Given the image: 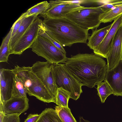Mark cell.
<instances>
[{
    "label": "cell",
    "mask_w": 122,
    "mask_h": 122,
    "mask_svg": "<svg viewBox=\"0 0 122 122\" xmlns=\"http://www.w3.org/2000/svg\"><path fill=\"white\" fill-rule=\"evenodd\" d=\"M64 64L82 86L92 88L105 80L107 64L102 57L94 53L71 55Z\"/></svg>",
    "instance_id": "1"
},
{
    "label": "cell",
    "mask_w": 122,
    "mask_h": 122,
    "mask_svg": "<svg viewBox=\"0 0 122 122\" xmlns=\"http://www.w3.org/2000/svg\"><path fill=\"white\" fill-rule=\"evenodd\" d=\"M43 29L47 34L62 47L77 43H86L89 30L83 29L65 17L51 18L42 16Z\"/></svg>",
    "instance_id": "2"
},
{
    "label": "cell",
    "mask_w": 122,
    "mask_h": 122,
    "mask_svg": "<svg viewBox=\"0 0 122 122\" xmlns=\"http://www.w3.org/2000/svg\"><path fill=\"white\" fill-rule=\"evenodd\" d=\"M11 70L24 83L29 96H34L45 102L56 103V98L34 73L31 67L17 65Z\"/></svg>",
    "instance_id": "3"
},
{
    "label": "cell",
    "mask_w": 122,
    "mask_h": 122,
    "mask_svg": "<svg viewBox=\"0 0 122 122\" xmlns=\"http://www.w3.org/2000/svg\"><path fill=\"white\" fill-rule=\"evenodd\" d=\"M104 12L100 6L84 7L70 12L65 17L83 29L93 30L100 25V16Z\"/></svg>",
    "instance_id": "4"
},
{
    "label": "cell",
    "mask_w": 122,
    "mask_h": 122,
    "mask_svg": "<svg viewBox=\"0 0 122 122\" xmlns=\"http://www.w3.org/2000/svg\"><path fill=\"white\" fill-rule=\"evenodd\" d=\"M29 48L38 56L54 64L65 63L67 58L65 54L46 38L39 35Z\"/></svg>",
    "instance_id": "5"
},
{
    "label": "cell",
    "mask_w": 122,
    "mask_h": 122,
    "mask_svg": "<svg viewBox=\"0 0 122 122\" xmlns=\"http://www.w3.org/2000/svg\"><path fill=\"white\" fill-rule=\"evenodd\" d=\"M54 72L56 86L62 87L71 93V98L76 100L82 92L81 84L67 69L64 63L54 64Z\"/></svg>",
    "instance_id": "6"
},
{
    "label": "cell",
    "mask_w": 122,
    "mask_h": 122,
    "mask_svg": "<svg viewBox=\"0 0 122 122\" xmlns=\"http://www.w3.org/2000/svg\"><path fill=\"white\" fill-rule=\"evenodd\" d=\"M54 64L47 61H38L31 67L34 73L56 99L57 88L54 76Z\"/></svg>",
    "instance_id": "7"
},
{
    "label": "cell",
    "mask_w": 122,
    "mask_h": 122,
    "mask_svg": "<svg viewBox=\"0 0 122 122\" xmlns=\"http://www.w3.org/2000/svg\"><path fill=\"white\" fill-rule=\"evenodd\" d=\"M42 20L37 17L20 38L10 51V54L20 55L29 48L39 35Z\"/></svg>",
    "instance_id": "8"
},
{
    "label": "cell",
    "mask_w": 122,
    "mask_h": 122,
    "mask_svg": "<svg viewBox=\"0 0 122 122\" xmlns=\"http://www.w3.org/2000/svg\"><path fill=\"white\" fill-rule=\"evenodd\" d=\"M122 24L117 30L107 55V70H111L122 59Z\"/></svg>",
    "instance_id": "9"
},
{
    "label": "cell",
    "mask_w": 122,
    "mask_h": 122,
    "mask_svg": "<svg viewBox=\"0 0 122 122\" xmlns=\"http://www.w3.org/2000/svg\"><path fill=\"white\" fill-rule=\"evenodd\" d=\"M122 24V14L114 20L105 37L100 44L93 51L94 54L101 57L106 58L110 48L116 32Z\"/></svg>",
    "instance_id": "10"
},
{
    "label": "cell",
    "mask_w": 122,
    "mask_h": 122,
    "mask_svg": "<svg viewBox=\"0 0 122 122\" xmlns=\"http://www.w3.org/2000/svg\"><path fill=\"white\" fill-rule=\"evenodd\" d=\"M104 81L110 86L114 95L122 97V59L113 68L107 70Z\"/></svg>",
    "instance_id": "11"
},
{
    "label": "cell",
    "mask_w": 122,
    "mask_h": 122,
    "mask_svg": "<svg viewBox=\"0 0 122 122\" xmlns=\"http://www.w3.org/2000/svg\"><path fill=\"white\" fill-rule=\"evenodd\" d=\"M15 74L12 70L4 68L0 70V103L12 97L11 92Z\"/></svg>",
    "instance_id": "12"
},
{
    "label": "cell",
    "mask_w": 122,
    "mask_h": 122,
    "mask_svg": "<svg viewBox=\"0 0 122 122\" xmlns=\"http://www.w3.org/2000/svg\"><path fill=\"white\" fill-rule=\"evenodd\" d=\"M29 102V99L27 97H12L9 99L3 102V111L5 115L20 114L28 109Z\"/></svg>",
    "instance_id": "13"
},
{
    "label": "cell",
    "mask_w": 122,
    "mask_h": 122,
    "mask_svg": "<svg viewBox=\"0 0 122 122\" xmlns=\"http://www.w3.org/2000/svg\"><path fill=\"white\" fill-rule=\"evenodd\" d=\"M49 3L50 8L44 15L41 16L51 18H64L70 12L84 7L79 5L68 3L55 4L50 1Z\"/></svg>",
    "instance_id": "14"
},
{
    "label": "cell",
    "mask_w": 122,
    "mask_h": 122,
    "mask_svg": "<svg viewBox=\"0 0 122 122\" xmlns=\"http://www.w3.org/2000/svg\"><path fill=\"white\" fill-rule=\"evenodd\" d=\"M112 25V23L106 27L92 31L88 39L87 46L94 50L104 40Z\"/></svg>",
    "instance_id": "15"
},
{
    "label": "cell",
    "mask_w": 122,
    "mask_h": 122,
    "mask_svg": "<svg viewBox=\"0 0 122 122\" xmlns=\"http://www.w3.org/2000/svg\"><path fill=\"white\" fill-rule=\"evenodd\" d=\"M38 15H34L23 18L17 32L10 40L9 44V49L10 51L20 38L37 18Z\"/></svg>",
    "instance_id": "16"
},
{
    "label": "cell",
    "mask_w": 122,
    "mask_h": 122,
    "mask_svg": "<svg viewBox=\"0 0 122 122\" xmlns=\"http://www.w3.org/2000/svg\"><path fill=\"white\" fill-rule=\"evenodd\" d=\"M35 122H62L55 109L46 108Z\"/></svg>",
    "instance_id": "17"
},
{
    "label": "cell",
    "mask_w": 122,
    "mask_h": 122,
    "mask_svg": "<svg viewBox=\"0 0 122 122\" xmlns=\"http://www.w3.org/2000/svg\"><path fill=\"white\" fill-rule=\"evenodd\" d=\"M27 92V89L24 83L15 74L11 92L12 97H26Z\"/></svg>",
    "instance_id": "18"
},
{
    "label": "cell",
    "mask_w": 122,
    "mask_h": 122,
    "mask_svg": "<svg viewBox=\"0 0 122 122\" xmlns=\"http://www.w3.org/2000/svg\"><path fill=\"white\" fill-rule=\"evenodd\" d=\"M14 25H13L10 30L3 39L0 48V62H7L10 55L9 44L11 38Z\"/></svg>",
    "instance_id": "19"
},
{
    "label": "cell",
    "mask_w": 122,
    "mask_h": 122,
    "mask_svg": "<svg viewBox=\"0 0 122 122\" xmlns=\"http://www.w3.org/2000/svg\"><path fill=\"white\" fill-rule=\"evenodd\" d=\"M50 7L49 3L44 1L37 4L22 14L23 17H27L34 15H44Z\"/></svg>",
    "instance_id": "20"
},
{
    "label": "cell",
    "mask_w": 122,
    "mask_h": 122,
    "mask_svg": "<svg viewBox=\"0 0 122 122\" xmlns=\"http://www.w3.org/2000/svg\"><path fill=\"white\" fill-rule=\"evenodd\" d=\"M121 14H122V4L101 14L100 16L99 19L101 23L110 22Z\"/></svg>",
    "instance_id": "21"
},
{
    "label": "cell",
    "mask_w": 122,
    "mask_h": 122,
    "mask_svg": "<svg viewBox=\"0 0 122 122\" xmlns=\"http://www.w3.org/2000/svg\"><path fill=\"white\" fill-rule=\"evenodd\" d=\"M71 98V93L62 87L57 88L56 97V103L58 106L68 107V101Z\"/></svg>",
    "instance_id": "22"
},
{
    "label": "cell",
    "mask_w": 122,
    "mask_h": 122,
    "mask_svg": "<svg viewBox=\"0 0 122 122\" xmlns=\"http://www.w3.org/2000/svg\"><path fill=\"white\" fill-rule=\"evenodd\" d=\"M102 82L97 85V94L102 103L104 102L107 97L113 94V91L110 86L106 81Z\"/></svg>",
    "instance_id": "23"
},
{
    "label": "cell",
    "mask_w": 122,
    "mask_h": 122,
    "mask_svg": "<svg viewBox=\"0 0 122 122\" xmlns=\"http://www.w3.org/2000/svg\"><path fill=\"white\" fill-rule=\"evenodd\" d=\"M55 108L62 122H77L68 107L58 106Z\"/></svg>",
    "instance_id": "24"
},
{
    "label": "cell",
    "mask_w": 122,
    "mask_h": 122,
    "mask_svg": "<svg viewBox=\"0 0 122 122\" xmlns=\"http://www.w3.org/2000/svg\"><path fill=\"white\" fill-rule=\"evenodd\" d=\"M95 3L99 5L105 12L122 4V0H95Z\"/></svg>",
    "instance_id": "25"
},
{
    "label": "cell",
    "mask_w": 122,
    "mask_h": 122,
    "mask_svg": "<svg viewBox=\"0 0 122 122\" xmlns=\"http://www.w3.org/2000/svg\"><path fill=\"white\" fill-rule=\"evenodd\" d=\"M39 35L45 37L48 39L63 53L66 54V52L63 47L51 38L45 31L43 27L42 24L39 30Z\"/></svg>",
    "instance_id": "26"
},
{
    "label": "cell",
    "mask_w": 122,
    "mask_h": 122,
    "mask_svg": "<svg viewBox=\"0 0 122 122\" xmlns=\"http://www.w3.org/2000/svg\"><path fill=\"white\" fill-rule=\"evenodd\" d=\"M50 1L55 4L68 3L80 5V4L90 3H94V0H50Z\"/></svg>",
    "instance_id": "27"
},
{
    "label": "cell",
    "mask_w": 122,
    "mask_h": 122,
    "mask_svg": "<svg viewBox=\"0 0 122 122\" xmlns=\"http://www.w3.org/2000/svg\"><path fill=\"white\" fill-rule=\"evenodd\" d=\"M20 114L5 115L2 122H20Z\"/></svg>",
    "instance_id": "28"
},
{
    "label": "cell",
    "mask_w": 122,
    "mask_h": 122,
    "mask_svg": "<svg viewBox=\"0 0 122 122\" xmlns=\"http://www.w3.org/2000/svg\"><path fill=\"white\" fill-rule=\"evenodd\" d=\"M24 18L22 14L13 24L14 27L10 39L17 32L20 25L22 21Z\"/></svg>",
    "instance_id": "29"
},
{
    "label": "cell",
    "mask_w": 122,
    "mask_h": 122,
    "mask_svg": "<svg viewBox=\"0 0 122 122\" xmlns=\"http://www.w3.org/2000/svg\"><path fill=\"white\" fill-rule=\"evenodd\" d=\"M39 115L37 114H29L24 122H35L38 117Z\"/></svg>",
    "instance_id": "30"
},
{
    "label": "cell",
    "mask_w": 122,
    "mask_h": 122,
    "mask_svg": "<svg viewBox=\"0 0 122 122\" xmlns=\"http://www.w3.org/2000/svg\"><path fill=\"white\" fill-rule=\"evenodd\" d=\"M79 122H90L89 121L84 119L82 117H81L79 118Z\"/></svg>",
    "instance_id": "31"
},
{
    "label": "cell",
    "mask_w": 122,
    "mask_h": 122,
    "mask_svg": "<svg viewBox=\"0 0 122 122\" xmlns=\"http://www.w3.org/2000/svg\"></svg>",
    "instance_id": "32"
}]
</instances>
